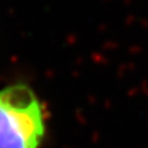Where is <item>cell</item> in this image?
<instances>
[{"label": "cell", "mask_w": 148, "mask_h": 148, "mask_svg": "<svg viewBox=\"0 0 148 148\" xmlns=\"http://www.w3.org/2000/svg\"><path fill=\"white\" fill-rule=\"evenodd\" d=\"M45 134L43 107L29 86L0 90V148H40Z\"/></svg>", "instance_id": "6da1fadb"}]
</instances>
